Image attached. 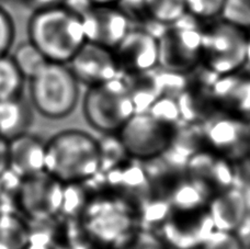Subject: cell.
Returning <instances> with one entry per match:
<instances>
[{"label": "cell", "instance_id": "6da1fadb", "mask_svg": "<svg viewBox=\"0 0 250 249\" xmlns=\"http://www.w3.org/2000/svg\"><path fill=\"white\" fill-rule=\"evenodd\" d=\"M26 32L28 41L53 63L68 64L86 43L82 17L62 3L35 9Z\"/></svg>", "mask_w": 250, "mask_h": 249}, {"label": "cell", "instance_id": "7a4b0ae2", "mask_svg": "<svg viewBox=\"0 0 250 249\" xmlns=\"http://www.w3.org/2000/svg\"><path fill=\"white\" fill-rule=\"evenodd\" d=\"M44 171L64 185L90 180L100 172L99 140L77 128L56 133L45 143Z\"/></svg>", "mask_w": 250, "mask_h": 249}, {"label": "cell", "instance_id": "3957f363", "mask_svg": "<svg viewBox=\"0 0 250 249\" xmlns=\"http://www.w3.org/2000/svg\"><path fill=\"white\" fill-rule=\"evenodd\" d=\"M28 82L30 104L45 119H65L78 104L80 83L67 64L47 62Z\"/></svg>", "mask_w": 250, "mask_h": 249}, {"label": "cell", "instance_id": "277c9868", "mask_svg": "<svg viewBox=\"0 0 250 249\" xmlns=\"http://www.w3.org/2000/svg\"><path fill=\"white\" fill-rule=\"evenodd\" d=\"M87 123L104 134H117L136 113L135 105L123 76L88 87L83 100Z\"/></svg>", "mask_w": 250, "mask_h": 249}, {"label": "cell", "instance_id": "5b68a950", "mask_svg": "<svg viewBox=\"0 0 250 249\" xmlns=\"http://www.w3.org/2000/svg\"><path fill=\"white\" fill-rule=\"evenodd\" d=\"M247 31L223 19L203 24L200 66L213 76L246 68Z\"/></svg>", "mask_w": 250, "mask_h": 249}, {"label": "cell", "instance_id": "8992f818", "mask_svg": "<svg viewBox=\"0 0 250 249\" xmlns=\"http://www.w3.org/2000/svg\"><path fill=\"white\" fill-rule=\"evenodd\" d=\"M80 217L91 241L113 249L121 247L137 232V215L124 199L89 200Z\"/></svg>", "mask_w": 250, "mask_h": 249}, {"label": "cell", "instance_id": "52a82bcc", "mask_svg": "<svg viewBox=\"0 0 250 249\" xmlns=\"http://www.w3.org/2000/svg\"><path fill=\"white\" fill-rule=\"evenodd\" d=\"M203 23L186 15L163 26L158 34L159 68L191 74L200 67Z\"/></svg>", "mask_w": 250, "mask_h": 249}, {"label": "cell", "instance_id": "ba28073f", "mask_svg": "<svg viewBox=\"0 0 250 249\" xmlns=\"http://www.w3.org/2000/svg\"><path fill=\"white\" fill-rule=\"evenodd\" d=\"M177 128L158 121L148 112H136L117 135L128 158L146 163L163 156Z\"/></svg>", "mask_w": 250, "mask_h": 249}, {"label": "cell", "instance_id": "9c48e42d", "mask_svg": "<svg viewBox=\"0 0 250 249\" xmlns=\"http://www.w3.org/2000/svg\"><path fill=\"white\" fill-rule=\"evenodd\" d=\"M202 125L207 148L235 165L248 161L250 153L248 119L217 111Z\"/></svg>", "mask_w": 250, "mask_h": 249}, {"label": "cell", "instance_id": "30bf717a", "mask_svg": "<svg viewBox=\"0 0 250 249\" xmlns=\"http://www.w3.org/2000/svg\"><path fill=\"white\" fill-rule=\"evenodd\" d=\"M64 184L46 172L21 180L16 192L17 208L33 222L50 221L60 214Z\"/></svg>", "mask_w": 250, "mask_h": 249}, {"label": "cell", "instance_id": "8fae6325", "mask_svg": "<svg viewBox=\"0 0 250 249\" xmlns=\"http://www.w3.org/2000/svg\"><path fill=\"white\" fill-rule=\"evenodd\" d=\"M113 53L121 76L156 69L159 66L158 33L147 26L133 24Z\"/></svg>", "mask_w": 250, "mask_h": 249}, {"label": "cell", "instance_id": "7c38bea8", "mask_svg": "<svg viewBox=\"0 0 250 249\" xmlns=\"http://www.w3.org/2000/svg\"><path fill=\"white\" fill-rule=\"evenodd\" d=\"M86 42L113 48L133 26V21L117 4H92L82 15Z\"/></svg>", "mask_w": 250, "mask_h": 249}, {"label": "cell", "instance_id": "4fadbf2b", "mask_svg": "<svg viewBox=\"0 0 250 249\" xmlns=\"http://www.w3.org/2000/svg\"><path fill=\"white\" fill-rule=\"evenodd\" d=\"M67 65L77 82L87 87L121 76L113 50L90 42L84 43Z\"/></svg>", "mask_w": 250, "mask_h": 249}, {"label": "cell", "instance_id": "5bb4252c", "mask_svg": "<svg viewBox=\"0 0 250 249\" xmlns=\"http://www.w3.org/2000/svg\"><path fill=\"white\" fill-rule=\"evenodd\" d=\"M185 175L200 181L215 194L236 186L237 171L235 164L208 148H202L188 161Z\"/></svg>", "mask_w": 250, "mask_h": 249}, {"label": "cell", "instance_id": "9a60e30c", "mask_svg": "<svg viewBox=\"0 0 250 249\" xmlns=\"http://www.w3.org/2000/svg\"><path fill=\"white\" fill-rule=\"evenodd\" d=\"M212 99L218 112L237 117H250V72H239L214 77L211 84Z\"/></svg>", "mask_w": 250, "mask_h": 249}, {"label": "cell", "instance_id": "2e32d148", "mask_svg": "<svg viewBox=\"0 0 250 249\" xmlns=\"http://www.w3.org/2000/svg\"><path fill=\"white\" fill-rule=\"evenodd\" d=\"M45 143L29 133L9 140V170L21 180L45 172Z\"/></svg>", "mask_w": 250, "mask_h": 249}, {"label": "cell", "instance_id": "e0dca14e", "mask_svg": "<svg viewBox=\"0 0 250 249\" xmlns=\"http://www.w3.org/2000/svg\"><path fill=\"white\" fill-rule=\"evenodd\" d=\"M208 212L214 228L236 233L249 215L243 190L237 186L213 194L208 203Z\"/></svg>", "mask_w": 250, "mask_h": 249}, {"label": "cell", "instance_id": "ac0fdd59", "mask_svg": "<svg viewBox=\"0 0 250 249\" xmlns=\"http://www.w3.org/2000/svg\"><path fill=\"white\" fill-rule=\"evenodd\" d=\"M106 185L120 191L124 197L136 199L138 203L153 195L154 185L142 162L132 159V163L123 162L119 166L104 172Z\"/></svg>", "mask_w": 250, "mask_h": 249}, {"label": "cell", "instance_id": "d6986e66", "mask_svg": "<svg viewBox=\"0 0 250 249\" xmlns=\"http://www.w3.org/2000/svg\"><path fill=\"white\" fill-rule=\"evenodd\" d=\"M212 191L200 181L185 177L177 180L168 195L172 211L179 213L194 212L208 208Z\"/></svg>", "mask_w": 250, "mask_h": 249}, {"label": "cell", "instance_id": "ffe728a7", "mask_svg": "<svg viewBox=\"0 0 250 249\" xmlns=\"http://www.w3.org/2000/svg\"><path fill=\"white\" fill-rule=\"evenodd\" d=\"M32 122V105L23 96L0 101V136L3 139L9 141L28 133Z\"/></svg>", "mask_w": 250, "mask_h": 249}, {"label": "cell", "instance_id": "44dd1931", "mask_svg": "<svg viewBox=\"0 0 250 249\" xmlns=\"http://www.w3.org/2000/svg\"><path fill=\"white\" fill-rule=\"evenodd\" d=\"M157 69L158 67L149 72L123 76L128 87V91L131 93L136 112H146L149 106L159 97H162Z\"/></svg>", "mask_w": 250, "mask_h": 249}, {"label": "cell", "instance_id": "7402d4cb", "mask_svg": "<svg viewBox=\"0 0 250 249\" xmlns=\"http://www.w3.org/2000/svg\"><path fill=\"white\" fill-rule=\"evenodd\" d=\"M29 226L15 213H0V249H25Z\"/></svg>", "mask_w": 250, "mask_h": 249}, {"label": "cell", "instance_id": "603a6c76", "mask_svg": "<svg viewBox=\"0 0 250 249\" xmlns=\"http://www.w3.org/2000/svg\"><path fill=\"white\" fill-rule=\"evenodd\" d=\"M171 214L172 208L168 199L155 195H151L150 198L138 204V211L136 212L138 223L146 229L162 228L170 219Z\"/></svg>", "mask_w": 250, "mask_h": 249}, {"label": "cell", "instance_id": "cb8c5ba5", "mask_svg": "<svg viewBox=\"0 0 250 249\" xmlns=\"http://www.w3.org/2000/svg\"><path fill=\"white\" fill-rule=\"evenodd\" d=\"M145 8L149 21L158 26L171 24L187 15L185 0H145Z\"/></svg>", "mask_w": 250, "mask_h": 249}, {"label": "cell", "instance_id": "d4e9b609", "mask_svg": "<svg viewBox=\"0 0 250 249\" xmlns=\"http://www.w3.org/2000/svg\"><path fill=\"white\" fill-rule=\"evenodd\" d=\"M25 78L10 55L0 57V101L23 96Z\"/></svg>", "mask_w": 250, "mask_h": 249}, {"label": "cell", "instance_id": "484cf974", "mask_svg": "<svg viewBox=\"0 0 250 249\" xmlns=\"http://www.w3.org/2000/svg\"><path fill=\"white\" fill-rule=\"evenodd\" d=\"M10 56L25 81L32 78L48 62L30 41L20 43Z\"/></svg>", "mask_w": 250, "mask_h": 249}, {"label": "cell", "instance_id": "4316f807", "mask_svg": "<svg viewBox=\"0 0 250 249\" xmlns=\"http://www.w3.org/2000/svg\"><path fill=\"white\" fill-rule=\"evenodd\" d=\"M89 202L87 189L83 182L65 184L60 214L68 219L82 216Z\"/></svg>", "mask_w": 250, "mask_h": 249}, {"label": "cell", "instance_id": "83f0119b", "mask_svg": "<svg viewBox=\"0 0 250 249\" xmlns=\"http://www.w3.org/2000/svg\"><path fill=\"white\" fill-rule=\"evenodd\" d=\"M100 172H108L119 166L128 158L125 153L121 141L115 134H106L104 140L99 141Z\"/></svg>", "mask_w": 250, "mask_h": 249}, {"label": "cell", "instance_id": "f1b7e54d", "mask_svg": "<svg viewBox=\"0 0 250 249\" xmlns=\"http://www.w3.org/2000/svg\"><path fill=\"white\" fill-rule=\"evenodd\" d=\"M225 0H185L187 15L201 23L221 18Z\"/></svg>", "mask_w": 250, "mask_h": 249}, {"label": "cell", "instance_id": "f546056e", "mask_svg": "<svg viewBox=\"0 0 250 249\" xmlns=\"http://www.w3.org/2000/svg\"><path fill=\"white\" fill-rule=\"evenodd\" d=\"M158 121L172 126H178L181 121L180 110L177 99L173 97L162 96L146 111Z\"/></svg>", "mask_w": 250, "mask_h": 249}, {"label": "cell", "instance_id": "4dcf8cb0", "mask_svg": "<svg viewBox=\"0 0 250 249\" xmlns=\"http://www.w3.org/2000/svg\"><path fill=\"white\" fill-rule=\"evenodd\" d=\"M221 19L250 31V0H225Z\"/></svg>", "mask_w": 250, "mask_h": 249}, {"label": "cell", "instance_id": "1f68e13d", "mask_svg": "<svg viewBox=\"0 0 250 249\" xmlns=\"http://www.w3.org/2000/svg\"><path fill=\"white\" fill-rule=\"evenodd\" d=\"M196 249H245V244L238 233L214 229Z\"/></svg>", "mask_w": 250, "mask_h": 249}, {"label": "cell", "instance_id": "d6a6232c", "mask_svg": "<svg viewBox=\"0 0 250 249\" xmlns=\"http://www.w3.org/2000/svg\"><path fill=\"white\" fill-rule=\"evenodd\" d=\"M16 24L12 16L0 6V57L10 55L15 44Z\"/></svg>", "mask_w": 250, "mask_h": 249}, {"label": "cell", "instance_id": "836d02e7", "mask_svg": "<svg viewBox=\"0 0 250 249\" xmlns=\"http://www.w3.org/2000/svg\"><path fill=\"white\" fill-rule=\"evenodd\" d=\"M118 249H168L163 241L149 230H137L126 243Z\"/></svg>", "mask_w": 250, "mask_h": 249}, {"label": "cell", "instance_id": "e575fe53", "mask_svg": "<svg viewBox=\"0 0 250 249\" xmlns=\"http://www.w3.org/2000/svg\"><path fill=\"white\" fill-rule=\"evenodd\" d=\"M9 170L8 141L0 136V178Z\"/></svg>", "mask_w": 250, "mask_h": 249}, {"label": "cell", "instance_id": "d590c367", "mask_svg": "<svg viewBox=\"0 0 250 249\" xmlns=\"http://www.w3.org/2000/svg\"><path fill=\"white\" fill-rule=\"evenodd\" d=\"M239 188L243 190V193H244V197H245V201H246L248 213H249V215H250V180L245 182V184L243 186H240Z\"/></svg>", "mask_w": 250, "mask_h": 249}, {"label": "cell", "instance_id": "8d00e7d4", "mask_svg": "<svg viewBox=\"0 0 250 249\" xmlns=\"http://www.w3.org/2000/svg\"><path fill=\"white\" fill-rule=\"evenodd\" d=\"M247 37V61H246V69L250 72V31H248Z\"/></svg>", "mask_w": 250, "mask_h": 249}, {"label": "cell", "instance_id": "74e56055", "mask_svg": "<svg viewBox=\"0 0 250 249\" xmlns=\"http://www.w3.org/2000/svg\"><path fill=\"white\" fill-rule=\"evenodd\" d=\"M247 162L250 163V153H249V156H248V161H247Z\"/></svg>", "mask_w": 250, "mask_h": 249}]
</instances>
